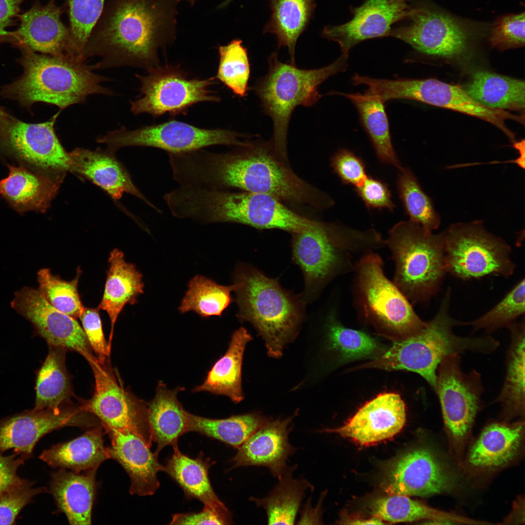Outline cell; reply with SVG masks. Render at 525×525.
<instances>
[{"mask_svg":"<svg viewBox=\"0 0 525 525\" xmlns=\"http://www.w3.org/2000/svg\"><path fill=\"white\" fill-rule=\"evenodd\" d=\"M19 49L18 62L23 72L2 88L0 93L4 98L26 106L45 103L62 110L85 102L91 94H113L101 85L109 79L94 73L92 66L85 61Z\"/></svg>","mask_w":525,"mask_h":525,"instance_id":"obj_5","label":"cell"},{"mask_svg":"<svg viewBox=\"0 0 525 525\" xmlns=\"http://www.w3.org/2000/svg\"><path fill=\"white\" fill-rule=\"evenodd\" d=\"M27 459L17 453L6 456L0 454V494L23 481L18 475L17 471Z\"/></svg>","mask_w":525,"mask_h":525,"instance_id":"obj_58","label":"cell"},{"mask_svg":"<svg viewBox=\"0 0 525 525\" xmlns=\"http://www.w3.org/2000/svg\"><path fill=\"white\" fill-rule=\"evenodd\" d=\"M81 272L77 269L75 278L70 281L61 279L48 268L37 273L38 289L45 299L55 309L75 318H79L84 308L78 291Z\"/></svg>","mask_w":525,"mask_h":525,"instance_id":"obj_48","label":"cell"},{"mask_svg":"<svg viewBox=\"0 0 525 525\" xmlns=\"http://www.w3.org/2000/svg\"><path fill=\"white\" fill-rule=\"evenodd\" d=\"M374 516L391 523L420 520L434 524L471 523L470 519L436 510L409 496L391 494L377 499L371 505Z\"/></svg>","mask_w":525,"mask_h":525,"instance_id":"obj_42","label":"cell"},{"mask_svg":"<svg viewBox=\"0 0 525 525\" xmlns=\"http://www.w3.org/2000/svg\"><path fill=\"white\" fill-rule=\"evenodd\" d=\"M109 267L104 294L98 306L105 311L110 320L111 331L108 347L110 350L115 324L123 307L136 303L143 293L144 283L140 272L135 265L126 262L123 253L112 250L108 258Z\"/></svg>","mask_w":525,"mask_h":525,"instance_id":"obj_30","label":"cell"},{"mask_svg":"<svg viewBox=\"0 0 525 525\" xmlns=\"http://www.w3.org/2000/svg\"><path fill=\"white\" fill-rule=\"evenodd\" d=\"M408 23L392 29L400 39L425 54L453 58L464 54L472 42L487 28L451 16L427 3H419Z\"/></svg>","mask_w":525,"mask_h":525,"instance_id":"obj_14","label":"cell"},{"mask_svg":"<svg viewBox=\"0 0 525 525\" xmlns=\"http://www.w3.org/2000/svg\"><path fill=\"white\" fill-rule=\"evenodd\" d=\"M235 148L226 153L203 149L173 155L174 179L180 186L238 189L319 209L334 205L329 195L298 176L270 140Z\"/></svg>","mask_w":525,"mask_h":525,"instance_id":"obj_1","label":"cell"},{"mask_svg":"<svg viewBox=\"0 0 525 525\" xmlns=\"http://www.w3.org/2000/svg\"><path fill=\"white\" fill-rule=\"evenodd\" d=\"M233 285L224 286L200 275L192 278L179 307L184 314L192 311L204 317L220 316L232 301Z\"/></svg>","mask_w":525,"mask_h":525,"instance_id":"obj_44","label":"cell"},{"mask_svg":"<svg viewBox=\"0 0 525 525\" xmlns=\"http://www.w3.org/2000/svg\"><path fill=\"white\" fill-rule=\"evenodd\" d=\"M525 319L508 328L511 337L505 380L496 401L505 418L524 416L525 413Z\"/></svg>","mask_w":525,"mask_h":525,"instance_id":"obj_36","label":"cell"},{"mask_svg":"<svg viewBox=\"0 0 525 525\" xmlns=\"http://www.w3.org/2000/svg\"><path fill=\"white\" fill-rule=\"evenodd\" d=\"M525 278L520 280L493 307L478 318L463 322L475 332L481 329L491 332L499 328L508 327L525 314Z\"/></svg>","mask_w":525,"mask_h":525,"instance_id":"obj_49","label":"cell"},{"mask_svg":"<svg viewBox=\"0 0 525 525\" xmlns=\"http://www.w3.org/2000/svg\"><path fill=\"white\" fill-rule=\"evenodd\" d=\"M69 28L74 56L85 61L84 51L92 31L104 8L105 0H67Z\"/></svg>","mask_w":525,"mask_h":525,"instance_id":"obj_50","label":"cell"},{"mask_svg":"<svg viewBox=\"0 0 525 525\" xmlns=\"http://www.w3.org/2000/svg\"><path fill=\"white\" fill-rule=\"evenodd\" d=\"M524 81L487 71L474 74L465 90L484 106L524 112Z\"/></svg>","mask_w":525,"mask_h":525,"instance_id":"obj_37","label":"cell"},{"mask_svg":"<svg viewBox=\"0 0 525 525\" xmlns=\"http://www.w3.org/2000/svg\"><path fill=\"white\" fill-rule=\"evenodd\" d=\"M355 188L357 194L368 209H385L391 212L394 211L396 207L392 200L390 190L388 185L382 180L367 176L360 185Z\"/></svg>","mask_w":525,"mask_h":525,"instance_id":"obj_55","label":"cell"},{"mask_svg":"<svg viewBox=\"0 0 525 525\" xmlns=\"http://www.w3.org/2000/svg\"><path fill=\"white\" fill-rule=\"evenodd\" d=\"M89 413L80 407L35 410L24 412L0 420V453L13 449L15 453L27 458L45 435L65 426H97Z\"/></svg>","mask_w":525,"mask_h":525,"instance_id":"obj_21","label":"cell"},{"mask_svg":"<svg viewBox=\"0 0 525 525\" xmlns=\"http://www.w3.org/2000/svg\"><path fill=\"white\" fill-rule=\"evenodd\" d=\"M355 291L358 310L380 334L393 342L407 338L426 325L410 301L385 276L381 257L373 251L356 263Z\"/></svg>","mask_w":525,"mask_h":525,"instance_id":"obj_10","label":"cell"},{"mask_svg":"<svg viewBox=\"0 0 525 525\" xmlns=\"http://www.w3.org/2000/svg\"><path fill=\"white\" fill-rule=\"evenodd\" d=\"M246 136L227 129H204L190 124L171 120L130 130L124 127L98 136L97 141L107 145L112 152L132 146L162 149L167 153L179 154L204 149L213 145L237 147L248 146Z\"/></svg>","mask_w":525,"mask_h":525,"instance_id":"obj_13","label":"cell"},{"mask_svg":"<svg viewBox=\"0 0 525 525\" xmlns=\"http://www.w3.org/2000/svg\"><path fill=\"white\" fill-rule=\"evenodd\" d=\"M219 64L216 77L235 94L245 97L248 90L250 66L247 50L240 39L218 48Z\"/></svg>","mask_w":525,"mask_h":525,"instance_id":"obj_47","label":"cell"},{"mask_svg":"<svg viewBox=\"0 0 525 525\" xmlns=\"http://www.w3.org/2000/svg\"><path fill=\"white\" fill-rule=\"evenodd\" d=\"M14 118L0 106V142Z\"/></svg>","mask_w":525,"mask_h":525,"instance_id":"obj_60","label":"cell"},{"mask_svg":"<svg viewBox=\"0 0 525 525\" xmlns=\"http://www.w3.org/2000/svg\"><path fill=\"white\" fill-rule=\"evenodd\" d=\"M293 235V255L304 274L306 292H314L328 279L354 268L353 255L385 245L374 229L364 231L321 222L317 227Z\"/></svg>","mask_w":525,"mask_h":525,"instance_id":"obj_8","label":"cell"},{"mask_svg":"<svg viewBox=\"0 0 525 525\" xmlns=\"http://www.w3.org/2000/svg\"><path fill=\"white\" fill-rule=\"evenodd\" d=\"M34 483L27 479L0 494V525L15 524L22 508L35 495L46 492L45 488H34Z\"/></svg>","mask_w":525,"mask_h":525,"instance_id":"obj_52","label":"cell"},{"mask_svg":"<svg viewBox=\"0 0 525 525\" xmlns=\"http://www.w3.org/2000/svg\"><path fill=\"white\" fill-rule=\"evenodd\" d=\"M399 170L396 186L405 213L410 221L433 232L439 227L441 218L431 198L423 191L409 168L401 167Z\"/></svg>","mask_w":525,"mask_h":525,"instance_id":"obj_45","label":"cell"},{"mask_svg":"<svg viewBox=\"0 0 525 525\" xmlns=\"http://www.w3.org/2000/svg\"><path fill=\"white\" fill-rule=\"evenodd\" d=\"M524 430V421L489 424L472 447L469 463L481 469L496 468L508 463L520 449Z\"/></svg>","mask_w":525,"mask_h":525,"instance_id":"obj_32","label":"cell"},{"mask_svg":"<svg viewBox=\"0 0 525 525\" xmlns=\"http://www.w3.org/2000/svg\"><path fill=\"white\" fill-rule=\"evenodd\" d=\"M141 83L140 94L130 102L135 115L142 113L157 117L165 113L175 115L187 112L193 105L201 102H218L210 87L214 78L190 79L178 67H156L146 75L137 74Z\"/></svg>","mask_w":525,"mask_h":525,"instance_id":"obj_15","label":"cell"},{"mask_svg":"<svg viewBox=\"0 0 525 525\" xmlns=\"http://www.w3.org/2000/svg\"><path fill=\"white\" fill-rule=\"evenodd\" d=\"M442 233L447 272L454 277L468 280L513 274L510 245L488 231L482 221L454 223Z\"/></svg>","mask_w":525,"mask_h":525,"instance_id":"obj_11","label":"cell"},{"mask_svg":"<svg viewBox=\"0 0 525 525\" xmlns=\"http://www.w3.org/2000/svg\"><path fill=\"white\" fill-rule=\"evenodd\" d=\"M26 0H0V44L13 43V31L9 29L18 22L21 6Z\"/></svg>","mask_w":525,"mask_h":525,"instance_id":"obj_57","label":"cell"},{"mask_svg":"<svg viewBox=\"0 0 525 525\" xmlns=\"http://www.w3.org/2000/svg\"><path fill=\"white\" fill-rule=\"evenodd\" d=\"M297 466L287 468L279 482L269 494L262 498L249 497L267 515L269 525H293L306 491L313 487L304 478H294Z\"/></svg>","mask_w":525,"mask_h":525,"instance_id":"obj_39","label":"cell"},{"mask_svg":"<svg viewBox=\"0 0 525 525\" xmlns=\"http://www.w3.org/2000/svg\"><path fill=\"white\" fill-rule=\"evenodd\" d=\"M175 0H109L93 29L83 57H101L93 70L157 67L158 52L175 39Z\"/></svg>","mask_w":525,"mask_h":525,"instance_id":"obj_2","label":"cell"},{"mask_svg":"<svg viewBox=\"0 0 525 525\" xmlns=\"http://www.w3.org/2000/svg\"><path fill=\"white\" fill-rule=\"evenodd\" d=\"M93 372L92 397L80 407L101 420L106 431L127 430L142 437L151 444L147 420V406L126 392L115 377L97 359L89 363Z\"/></svg>","mask_w":525,"mask_h":525,"instance_id":"obj_18","label":"cell"},{"mask_svg":"<svg viewBox=\"0 0 525 525\" xmlns=\"http://www.w3.org/2000/svg\"><path fill=\"white\" fill-rule=\"evenodd\" d=\"M384 478L383 488L388 495L428 496L448 492L455 485L447 467L425 447L413 449L397 457Z\"/></svg>","mask_w":525,"mask_h":525,"instance_id":"obj_20","label":"cell"},{"mask_svg":"<svg viewBox=\"0 0 525 525\" xmlns=\"http://www.w3.org/2000/svg\"><path fill=\"white\" fill-rule=\"evenodd\" d=\"M348 55L319 69L304 70L280 61L277 52L269 57L267 73L253 87L264 112L272 119L273 133L270 140L276 152L287 158V134L291 115L299 105H315L321 98L320 85L329 77L346 70Z\"/></svg>","mask_w":525,"mask_h":525,"instance_id":"obj_6","label":"cell"},{"mask_svg":"<svg viewBox=\"0 0 525 525\" xmlns=\"http://www.w3.org/2000/svg\"><path fill=\"white\" fill-rule=\"evenodd\" d=\"M173 447L174 453L163 466V471L178 484L187 498L196 499L204 506L220 513L230 514L211 485L209 477L210 463L202 455L190 457L180 451L178 445Z\"/></svg>","mask_w":525,"mask_h":525,"instance_id":"obj_35","label":"cell"},{"mask_svg":"<svg viewBox=\"0 0 525 525\" xmlns=\"http://www.w3.org/2000/svg\"><path fill=\"white\" fill-rule=\"evenodd\" d=\"M395 265L394 283L413 303L439 292L447 272L442 232L434 234L411 221H401L385 241Z\"/></svg>","mask_w":525,"mask_h":525,"instance_id":"obj_9","label":"cell"},{"mask_svg":"<svg viewBox=\"0 0 525 525\" xmlns=\"http://www.w3.org/2000/svg\"><path fill=\"white\" fill-rule=\"evenodd\" d=\"M111 446L107 448L109 459L119 463L128 474L131 481V494L147 496L154 494L159 487L158 473L163 466L158 459V454L150 450L151 444L140 435L132 431H107Z\"/></svg>","mask_w":525,"mask_h":525,"instance_id":"obj_25","label":"cell"},{"mask_svg":"<svg viewBox=\"0 0 525 525\" xmlns=\"http://www.w3.org/2000/svg\"><path fill=\"white\" fill-rule=\"evenodd\" d=\"M63 11L50 0L45 5L36 0L18 18L13 31L14 46L53 56L78 59L73 54L69 29L61 20Z\"/></svg>","mask_w":525,"mask_h":525,"instance_id":"obj_23","label":"cell"},{"mask_svg":"<svg viewBox=\"0 0 525 525\" xmlns=\"http://www.w3.org/2000/svg\"><path fill=\"white\" fill-rule=\"evenodd\" d=\"M251 339L244 328L234 332L226 352L214 364L204 382L193 388L192 392L207 391L226 396L236 403L242 401V360L245 346Z\"/></svg>","mask_w":525,"mask_h":525,"instance_id":"obj_33","label":"cell"},{"mask_svg":"<svg viewBox=\"0 0 525 525\" xmlns=\"http://www.w3.org/2000/svg\"><path fill=\"white\" fill-rule=\"evenodd\" d=\"M11 305L32 323L36 332L49 346L75 351L89 363L97 359L76 318L53 307L39 289L22 288L15 293Z\"/></svg>","mask_w":525,"mask_h":525,"instance_id":"obj_19","label":"cell"},{"mask_svg":"<svg viewBox=\"0 0 525 525\" xmlns=\"http://www.w3.org/2000/svg\"><path fill=\"white\" fill-rule=\"evenodd\" d=\"M414 10L409 0H366L353 8L350 20L325 27L323 35L338 43L342 54L348 55L350 50L363 40L389 36L393 24L407 18Z\"/></svg>","mask_w":525,"mask_h":525,"instance_id":"obj_22","label":"cell"},{"mask_svg":"<svg viewBox=\"0 0 525 525\" xmlns=\"http://www.w3.org/2000/svg\"><path fill=\"white\" fill-rule=\"evenodd\" d=\"M174 206L177 218L205 224L238 223L293 234L315 228L321 223L298 214L274 197L241 191L181 187Z\"/></svg>","mask_w":525,"mask_h":525,"instance_id":"obj_3","label":"cell"},{"mask_svg":"<svg viewBox=\"0 0 525 525\" xmlns=\"http://www.w3.org/2000/svg\"><path fill=\"white\" fill-rule=\"evenodd\" d=\"M272 15L264 33L275 35L279 46L286 47L291 62L295 64L297 40L306 28L313 12V0H270Z\"/></svg>","mask_w":525,"mask_h":525,"instance_id":"obj_41","label":"cell"},{"mask_svg":"<svg viewBox=\"0 0 525 525\" xmlns=\"http://www.w3.org/2000/svg\"><path fill=\"white\" fill-rule=\"evenodd\" d=\"M406 418L405 404L400 395L384 392L364 404L343 426L323 431L370 445L395 436L403 427Z\"/></svg>","mask_w":525,"mask_h":525,"instance_id":"obj_24","label":"cell"},{"mask_svg":"<svg viewBox=\"0 0 525 525\" xmlns=\"http://www.w3.org/2000/svg\"><path fill=\"white\" fill-rule=\"evenodd\" d=\"M67 350L49 346V351L37 374L35 410L55 409L62 407L71 394L65 360Z\"/></svg>","mask_w":525,"mask_h":525,"instance_id":"obj_40","label":"cell"},{"mask_svg":"<svg viewBox=\"0 0 525 525\" xmlns=\"http://www.w3.org/2000/svg\"><path fill=\"white\" fill-rule=\"evenodd\" d=\"M175 0V1H176V2H177L178 3V2H179V1H183V0H185V1H188V2H189V3H190V4H191V5H193V4H194V3L195 2V1H196V0Z\"/></svg>","mask_w":525,"mask_h":525,"instance_id":"obj_62","label":"cell"},{"mask_svg":"<svg viewBox=\"0 0 525 525\" xmlns=\"http://www.w3.org/2000/svg\"><path fill=\"white\" fill-rule=\"evenodd\" d=\"M350 99L356 107L379 160L398 169L401 164L391 141L384 103L374 94L337 92Z\"/></svg>","mask_w":525,"mask_h":525,"instance_id":"obj_38","label":"cell"},{"mask_svg":"<svg viewBox=\"0 0 525 525\" xmlns=\"http://www.w3.org/2000/svg\"><path fill=\"white\" fill-rule=\"evenodd\" d=\"M459 354L445 357L437 371V387L443 421L453 441L462 443L480 407L483 386L475 370L464 373Z\"/></svg>","mask_w":525,"mask_h":525,"instance_id":"obj_16","label":"cell"},{"mask_svg":"<svg viewBox=\"0 0 525 525\" xmlns=\"http://www.w3.org/2000/svg\"><path fill=\"white\" fill-rule=\"evenodd\" d=\"M369 93L376 95L384 103L392 99H409L453 110L480 118L500 129L515 141L514 133L505 122L511 120L524 123V116L490 108L477 102L460 87L433 79H376L364 76L361 81Z\"/></svg>","mask_w":525,"mask_h":525,"instance_id":"obj_12","label":"cell"},{"mask_svg":"<svg viewBox=\"0 0 525 525\" xmlns=\"http://www.w3.org/2000/svg\"><path fill=\"white\" fill-rule=\"evenodd\" d=\"M233 291L238 317L251 323L263 338L268 355L279 358L295 334L302 317L300 305L278 281L249 266L238 267Z\"/></svg>","mask_w":525,"mask_h":525,"instance_id":"obj_7","label":"cell"},{"mask_svg":"<svg viewBox=\"0 0 525 525\" xmlns=\"http://www.w3.org/2000/svg\"><path fill=\"white\" fill-rule=\"evenodd\" d=\"M8 167V175L0 180V195L20 213L45 212L57 195L65 175H50L22 165Z\"/></svg>","mask_w":525,"mask_h":525,"instance_id":"obj_28","label":"cell"},{"mask_svg":"<svg viewBox=\"0 0 525 525\" xmlns=\"http://www.w3.org/2000/svg\"><path fill=\"white\" fill-rule=\"evenodd\" d=\"M183 387L170 389L159 382L153 399L147 406V420L152 441L157 444L156 453L165 446L177 445L179 437L187 432L188 412L177 395Z\"/></svg>","mask_w":525,"mask_h":525,"instance_id":"obj_31","label":"cell"},{"mask_svg":"<svg viewBox=\"0 0 525 525\" xmlns=\"http://www.w3.org/2000/svg\"><path fill=\"white\" fill-rule=\"evenodd\" d=\"M451 288L447 289L434 317L416 334L395 341L387 350L368 362L369 368L388 371L404 370L423 377L435 391L438 365L446 357L469 351L489 354L496 350L499 343L486 335L468 337L455 334V327L463 322L450 314Z\"/></svg>","mask_w":525,"mask_h":525,"instance_id":"obj_4","label":"cell"},{"mask_svg":"<svg viewBox=\"0 0 525 525\" xmlns=\"http://www.w3.org/2000/svg\"><path fill=\"white\" fill-rule=\"evenodd\" d=\"M70 172L86 178L100 187L114 199H120L124 193H129L143 201L158 213L162 211L150 202L135 185L130 175L107 150L94 151L76 148L69 153Z\"/></svg>","mask_w":525,"mask_h":525,"instance_id":"obj_27","label":"cell"},{"mask_svg":"<svg viewBox=\"0 0 525 525\" xmlns=\"http://www.w3.org/2000/svg\"><path fill=\"white\" fill-rule=\"evenodd\" d=\"M327 323L329 347L337 351L343 359L374 358L384 351L373 338L364 332L344 327L333 315L329 316Z\"/></svg>","mask_w":525,"mask_h":525,"instance_id":"obj_46","label":"cell"},{"mask_svg":"<svg viewBox=\"0 0 525 525\" xmlns=\"http://www.w3.org/2000/svg\"><path fill=\"white\" fill-rule=\"evenodd\" d=\"M232 524L231 514L220 513L209 507L204 506L198 512L174 514L172 525H228Z\"/></svg>","mask_w":525,"mask_h":525,"instance_id":"obj_56","label":"cell"},{"mask_svg":"<svg viewBox=\"0 0 525 525\" xmlns=\"http://www.w3.org/2000/svg\"><path fill=\"white\" fill-rule=\"evenodd\" d=\"M97 470L78 472L60 468L52 475L50 491L70 525H90Z\"/></svg>","mask_w":525,"mask_h":525,"instance_id":"obj_29","label":"cell"},{"mask_svg":"<svg viewBox=\"0 0 525 525\" xmlns=\"http://www.w3.org/2000/svg\"><path fill=\"white\" fill-rule=\"evenodd\" d=\"M101 427H94L75 439L44 450L39 458L52 467L78 472L97 470L102 462L109 459Z\"/></svg>","mask_w":525,"mask_h":525,"instance_id":"obj_34","label":"cell"},{"mask_svg":"<svg viewBox=\"0 0 525 525\" xmlns=\"http://www.w3.org/2000/svg\"><path fill=\"white\" fill-rule=\"evenodd\" d=\"M347 521L348 522L347 524L353 525H381L384 524L381 519L376 516L368 519H352Z\"/></svg>","mask_w":525,"mask_h":525,"instance_id":"obj_61","label":"cell"},{"mask_svg":"<svg viewBox=\"0 0 525 525\" xmlns=\"http://www.w3.org/2000/svg\"><path fill=\"white\" fill-rule=\"evenodd\" d=\"M99 310L98 307L96 308L84 307L79 318L91 349L96 354L98 362L103 364L106 357L109 356L110 350L104 336Z\"/></svg>","mask_w":525,"mask_h":525,"instance_id":"obj_54","label":"cell"},{"mask_svg":"<svg viewBox=\"0 0 525 525\" xmlns=\"http://www.w3.org/2000/svg\"><path fill=\"white\" fill-rule=\"evenodd\" d=\"M268 420L257 413L213 419L189 412L187 432H197L237 449Z\"/></svg>","mask_w":525,"mask_h":525,"instance_id":"obj_43","label":"cell"},{"mask_svg":"<svg viewBox=\"0 0 525 525\" xmlns=\"http://www.w3.org/2000/svg\"><path fill=\"white\" fill-rule=\"evenodd\" d=\"M331 165L343 183L360 185L368 176L365 162L352 151L342 149L332 157Z\"/></svg>","mask_w":525,"mask_h":525,"instance_id":"obj_53","label":"cell"},{"mask_svg":"<svg viewBox=\"0 0 525 525\" xmlns=\"http://www.w3.org/2000/svg\"><path fill=\"white\" fill-rule=\"evenodd\" d=\"M525 12L499 17L490 29V43L499 50L525 46Z\"/></svg>","mask_w":525,"mask_h":525,"instance_id":"obj_51","label":"cell"},{"mask_svg":"<svg viewBox=\"0 0 525 525\" xmlns=\"http://www.w3.org/2000/svg\"><path fill=\"white\" fill-rule=\"evenodd\" d=\"M60 111L41 123H26L14 118L0 145L22 165L50 175H65L70 172V158L54 129Z\"/></svg>","mask_w":525,"mask_h":525,"instance_id":"obj_17","label":"cell"},{"mask_svg":"<svg viewBox=\"0 0 525 525\" xmlns=\"http://www.w3.org/2000/svg\"><path fill=\"white\" fill-rule=\"evenodd\" d=\"M310 498L307 501L301 513L298 524H318L320 519V502L316 508H313Z\"/></svg>","mask_w":525,"mask_h":525,"instance_id":"obj_59","label":"cell"},{"mask_svg":"<svg viewBox=\"0 0 525 525\" xmlns=\"http://www.w3.org/2000/svg\"><path fill=\"white\" fill-rule=\"evenodd\" d=\"M294 416L267 421L237 448L231 460L232 468L265 467L280 479L288 467V459L297 450L288 438Z\"/></svg>","mask_w":525,"mask_h":525,"instance_id":"obj_26","label":"cell"}]
</instances>
